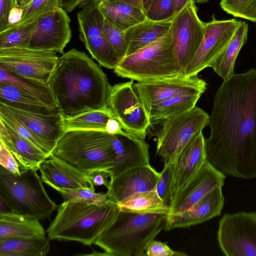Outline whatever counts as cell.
Masks as SVG:
<instances>
[{
    "mask_svg": "<svg viewBox=\"0 0 256 256\" xmlns=\"http://www.w3.org/2000/svg\"><path fill=\"white\" fill-rule=\"evenodd\" d=\"M159 176L150 164L128 170L110 179L108 199L117 204L136 193L155 190Z\"/></svg>",
    "mask_w": 256,
    "mask_h": 256,
    "instance_id": "20",
    "label": "cell"
},
{
    "mask_svg": "<svg viewBox=\"0 0 256 256\" xmlns=\"http://www.w3.org/2000/svg\"><path fill=\"white\" fill-rule=\"evenodd\" d=\"M0 103L14 108L36 114H46L59 112L50 110L18 88L4 82H0Z\"/></svg>",
    "mask_w": 256,
    "mask_h": 256,
    "instance_id": "32",
    "label": "cell"
},
{
    "mask_svg": "<svg viewBox=\"0 0 256 256\" xmlns=\"http://www.w3.org/2000/svg\"><path fill=\"white\" fill-rule=\"evenodd\" d=\"M206 22L199 18L193 1L189 2L172 20L170 28L174 54L184 74L203 40Z\"/></svg>",
    "mask_w": 256,
    "mask_h": 256,
    "instance_id": "9",
    "label": "cell"
},
{
    "mask_svg": "<svg viewBox=\"0 0 256 256\" xmlns=\"http://www.w3.org/2000/svg\"><path fill=\"white\" fill-rule=\"evenodd\" d=\"M97 6L106 20L124 31L147 18L143 10L126 2L103 1Z\"/></svg>",
    "mask_w": 256,
    "mask_h": 256,
    "instance_id": "27",
    "label": "cell"
},
{
    "mask_svg": "<svg viewBox=\"0 0 256 256\" xmlns=\"http://www.w3.org/2000/svg\"><path fill=\"white\" fill-rule=\"evenodd\" d=\"M154 0H142L143 9L144 12L148 9Z\"/></svg>",
    "mask_w": 256,
    "mask_h": 256,
    "instance_id": "54",
    "label": "cell"
},
{
    "mask_svg": "<svg viewBox=\"0 0 256 256\" xmlns=\"http://www.w3.org/2000/svg\"><path fill=\"white\" fill-rule=\"evenodd\" d=\"M0 82L12 84L36 98L54 111H58L48 82L24 77L0 68Z\"/></svg>",
    "mask_w": 256,
    "mask_h": 256,
    "instance_id": "28",
    "label": "cell"
},
{
    "mask_svg": "<svg viewBox=\"0 0 256 256\" xmlns=\"http://www.w3.org/2000/svg\"><path fill=\"white\" fill-rule=\"evenodd\" d=\"M240 20L232 18L218 20L214 15L206 22L205 32L202 43L192 60L185 70L184 75H197L210 64L226 49Z\"/></svg>",
    "mask_w": 256,
    "mask_h": 256,
    "instance_id": "15",
    "label": "cell"
},
{
    "mask_svg": "<svg viewBox=\"0 0 256 256\" xmlns=\"http://www.w3.org/2000/svg\"><path fill=\"white\" fill-rule=\"evenodd\" d=\"M0 164L1 166L14 175H18L22 171L16 160L1 142H0Z\"/></svg>",
    "mask_w": 256,
    "mask_h": 256,
    "instance_id": "43",
    "label": "cell"
},
{
    "mask_svg": "<svg viewBox=\"0 0 256 256\" xmlns=\"http://www.w3.org/2000/svg\"><path fill=\"white\" fill-rule=\"evenodd\" d=\"M32 0H14L16 6L22 8Z\"/></svg>",
    "mask_w": 256,
    "mask_h": 256,
    "instance_id": "53",
    "label": "cell"
},
{
    "mask_svg": "<svg viewBox=\"0 0 256 256\" xmlns=\"http://www.w3.org/2000/svg\"><path fill=\"white\" fill-rule=\"evenodd\" d=\"M54 189L60 194L64 202L101 204L108 200L107 192H96L94 188L76 189L56 188Z\"/></svg>",
    "mask_w": 256,
    "mask_h": 256,
    "instance_id": "38",
    "label": "cell"
},
{
    "mask_svg": "<svg viewBox=\"0 0 256 256\" xmlns=\"http://www.w3.org/2000/svg\"><path fill=\"white\" fill-rule=\"evenodd\" d=\"M191 1H193L195 2V0H174L175 15L178 13L186 4H187L189 2Z\"/></svg>",
    "mask_w": 256,
    "mask_h": 256,
    "instance_id": "51",
    "label": "cell"
},
{
    "mask_svg": "<svg viewBox=\"0 0 256 256\" xmlns=\"http://www.w3.org/2000/svg\"><path fill=\"white\" fill-rule=\"evenodd\" d=\"M14 6V0H0V32L9 27L10 12Z\"/></svg>",
    "mask_w": 256,
    "mask_h": 256,
    "instance_id": "46",
    "label": "cell"
},
{
    "mask_svg": "<svg viewBox=\"0 0 256 256\" xmlns=\"http://www.w3.org/2000/svg\"><path fill=\"white\" fill-rule=\"evenodd\" d=\"M96 4L103 1L120 2L132 4L140 9H143L142 0H91Z\"/></svg>",
    "mask_w": 256,
    "mask_h": 256,
    "instance_id": "50",
    "label": "cell"
},
{
    "mask_svg": "<svg viewBox=\"0 0 256 256\" xmlns=\"http://www.w3.org/2000/svg\"><path fill=\"white\" fill-rule=\"evenodd\" d=\"M207 160L205 138L201 132L191 140L172 163L171 204Z\"/></svg>",
    "mask_w": 256,
    "mask_h": 256,
    "instance_id": "17",
    "label": "cell"
},
{
    "mask_svg": "<svg viewBox=\"0 0 256 256\" xmlns=\"http://www.w3.org/2000/svg\"><path fill=\"white\" fill-rule=\"evenodd\" d=\"M43 182L52 188H90L94 186L88 174L52 155L39 166Z\"/></svg>",
    "mask_w": 256,
    "mask_h": 256,
    "instance_id": "22",
    "label": "cell"
},
{
    "mask_svg": "<svg viewBox=\"0 0 256 256\" xmlns=\"http://www.w3.org/2000/svg\"><path fill=\"white\" fill-rule=\"evenodd\" d=\"M22 8L14 6L10 10L8 16V24L10 26L18 24L22 18Z\"/></svg>",
    "mask_w": 256,
    "mask_h": 256,
    "instance_id": "48",
    "label": "cell"
},
{
    "mask_svg": "<svg viewBox=\"0 0 256 256\" xmlns=\"http://www.w3.org/2000/svg\"><path fill=\"white\" fill-rule=\"evenodd\" d=\"M172 20L154 21L147 18L144 21L125 30L128 45L126 56L164 36L170 30Z\"/></svg>",
    "mask_w": 256,
    "mask_h": 256,
    "instance_id": "25",
    "label": "cell"
},
{
    "mask_svg": "<svg viewBox=\"0 0 256 256\" xmlns=\"http://www.w3.org/2000/svg\"><path fill=\"white\" fill-rule=\"evenodd\" d=\"M202 94H186L174 97L154 106L148 112L151 124L186 112L196 106Z\"/></svg>",
    "mask_w": 256,
    "mask_h": 256,
    "instance_id": "33",
    "label": "cell"
},
{
    "mask_svg": "<svg viewBox=\"0 0 256 256\" xmlns=\"http://www.w3.org/2000/svg\"><path fill=\"white\" fill-rule=\"evenodd\" d=\"M48 83L64 118L108 108L110 85L101 68L72 48L58 57Z\"/></svg>",
    "mask_w": 256,
    "mask_h": 256,
    "instance_id": "2",
    "label": "cell"
},
{
    "mask_svg": "<svg viewBox=\"0 0 256 256\" xmlns=\"http://www.w3.org/2000/svg\"><path fill=\"white\" fill-rule=\"evenodd\" d=\"M115 118L109 107L88 112L76 116L64 118L65 132L72 130H99L106 131L108 120Z\"/></svg>",
    "mask_w": 256,
    "mask_h": 256,
    "instance_id": "34",
    "label": "cell"
},
{
    "mask_svg": "<svg viewBox=\"0 0 256 256\" xmlns=\"http://www.w3.org/2000/svg\"><path fill=\"white\" fill-rule=\"evenodd\" d=\"M222 188H215L184 212L167 216L165 230L190 226L220 216L224 202Z\"/></svg>",
    "mask_w": 256,
    "mask_h": 256,
    "instance_id": "21",
    "label": "cell"
},
{
    "mask_svg": "<svg viewBox=\"0 0 256 256\" xmlns=\"http://www.w3.org/2000/svg\"><path fill=\"white\" fill-rule=\"evenodd\" d=\"M104 30L106 38L120 59L127 54L128 45L125 31L116 27L104 18Z\"/></svg>",
    "mask_w": 256,
    "mask_h": 256,
    "instance_id": "40",
    "label": "cell"
},
{
    "mask_svg": "<svg viewBox=\"0 0 256 256\" xmlns=\"http://www.w3.org/2000/svg\"><path fill=\"white\" fill-rule=\"evenodd\" d=\"M221 8L234 17L256 21V0H222Z\"/></svg>",
    "mask_w": 256,
    "mask_h": 256,
    "instance_id": "39",
    "label": "cell"
},
{
    "mask_svg": "<svg viewBox=\"0 0 256 256\" xmlns=\"http://www.w3.org/2000/svg\"><path fill=\"white\" fill-rule=\"evenodd\" d=\"M0 142L12 154L22 171L26 169L38 170L40 164L50 156L21 138L0 120Z\"/></svg>",
    "mask_w": 256,
    "mask_h": 256,
    "instance_id": "24",
    "label": "cell"
},
{
    "mask_svg": "<svg viewBox=\"0 0 256 256\" xmlns=\"http://www.w3.org/2000/svg\"><path fill=\"white\" fill-rule=\"evenodd\" d=\"M79 36L98 64L107 68L114 69L121 60L110 44L105 34L104 18L97 4L90 0L77 14Z\"/></svg>",
    "mask_w": 256,
    "mask_h": 256,
    "instance_id": "12",
    "label": "cell"
},
{
    "mask_svg": "<svg viewBox=\"0 0 256 256\" xmlns=\"http://www.w3.org/2000/svg\"><path fill=\"white\" fill-rule=\"evenodd\" d=\"M40 220L14 212L0 213V239L45 237Z\"/></svg>",
    "mask_w": 256,
    "mask_h": 256,
    "instance_id": "26",
    "label": "cell"
},
{
    "mask_svg": "<svg viewBox=\"0 0 256 256\" xmlns=\"http://www.w3.org/2000/svg\"><path fill=\"white\" fill-rule=\"evenodd\" d=\"M207 84L198 74L188 76L178 74L172 76L137 82L134 86L147 112L156 105L170 98L186 94H202Z\"/></svg>",
    "mask_w": 256,
    "mask_h": 256,
    "instance_id": "14",
    "label": "cell"
},
{
    "mask_svg": "<svg viewBox=\"0 0 256 256\" xmlns=\"http://www.w3.org/2000/svg\"><path fill=\"white\" fill-rule=\"evenodd\" d=\"M172 176V163L164 164L156 186V191L161 200L170 206V188Z\"/></svg>",
    "mask_w": 256,
    "mask_h": 256,
    "instance_id": "42",
    "label": "cell"
},
{
    "mask_svg": "<svg viewBox=\"0 0 256 256\" xmlns=\"http://www.w3.org/2000/svg\"><path fill=\"white\" fill-rule=\"evenodd\" d=\"M70 19L62 7L34 22L28 47L63 54L72 38Z\"/></svg>",
    "mask_w": 256,
    "mask_h": 256,
    "instance_id": "16",
    "label": "cell"
},
{
    "mask_svg": "<svg viewBox=\"0 0 256 256\" xmlns=\"http://www.w3.org/2000/svg\"><path fill=\"white\" fill-rule=\"evenodd\" d=\"M148 256H180L186 254L173 250L166 243L153 240L148 245L145 250Z\"/></svg>",
    "mask_w": 256,
    "mask_h": 256,
    "instance_id": "44",
    "label": "cell"
},
{
    "mask_svg": "<svg viewBox=\"0 0 256 256\" xmlns=\"http://www.w3.org/2000/svg\"><path fill=\"white\" fill-rule=\"evenodd\" d=\"M167 215L138 214L119 210L114 222L95 240L105 256H142L164 228Z\"/></svg>",
    "mask_w": 256,
    "mask_h": 256,
    "instance_id": "4",
    "label": "cell"
},
{
    "mask_svg": "<svg viewBox=\"0 0 256 256\" xmlns=\"http://www.w3.org/2000/svg\"><path fill=\"white\" fill-rule=\"evenodd\" d=\"M210 0H195V2H197V3H205V2H207L209 1Z\"/></svg>",
    "mask_w": 256,
    "mask_h": 256,
    "instance_id": "55",
    "label": "cell"
},
{
    "mask_svg": "<svg viewBox=\"0 0 256 256\" xmlns=\"http://www.w3.org/2000/svg\"><path fill=\"white\" fill-rule=\"evenodd\" d=\"M12 212L9 206L0 198V213Z\"/></svg>",
    "mask_w": 256,
    "mask_h": 256,
    "instance_id": "52",
    "label": "cell"
},
{
    "mask_svg": "<svg viewBox=\"0 0 256 256\" xmlns=\"http://www.w3.org/2000/svg\"><path fill=\"white\" fill-rule=\"evenodd\" d=\"M112 142L116 161L108 170L110 179L130 169L150 164L149 145L145 140L122 130L112 134Z\"/></svg>",
    "mask_w": 256,
    "mask_h": 256,
    "instance_id": "19",
    "label": "cell"
},
{
    "mask_svg": "<svg viewBox=\"0 0 256 256\" xmlns=\"http://www.w3.org/2000/svg\"><path fill=\"white\" fill-rule=\"evenodd\" d=\"M58 56L56 52L30 48L0 49V68L19 76L48 82Z\"/></svg>",
    "mask_w": 256,
    "mask_h": 256,
    "instance_id": "13",
    "label": "cell"
},
{
    "mask_svg": "<svg viewBox=\"0 0 256 256\" xmlns=\"http://www.w3.org/2000/svg\"><path fill=\"white\" fill-rule=\"evenodd\" d=\"M48 238L0 239V256H45L50 246Z\"/></svg>",
    "mask_w": 256,
    "mask_h": 256,
    "instance_id": "30",
    "label": "cell"
},
{
    "mask_svg": "<svg viewBox=\"0 0 256 256\" xmlns=\"http://www.w3.org/2000/svg\"><path fill=\"white\" fill-rule=\"evenodd\" d=\"M114 72L118 76L136 82L182 74L174 54L170 30L156 42L126 56Z\"/></svg>",
    "mask_w": 256,
    "mask_h": 256,
    "instance_id": "7",
    "label": "cell"
},
{
    "mask_svg": "<svg viewBox=\"0 0 256 256\" xmlns=\"http://www.w3.org/2000/svg\"><path fill=\"white\" fill-rule=\"evenodd\" d=\"M0 120L21 138L50 156L51 152L44 142L17 117L8 106L2 103H0Z\"/></svg>",
    "mask_w": 256,
    "mask_h": 256,
    "instance_id": "35",
    "label": "cell"
},
{
    "mask_svg": "<svg viewBox=\"0 0 256 256\" xmlns=\"http://www.w3.org/2000/svg\"><path fill=\"white\" fill-rule=\"evenodd\" d=\"M225 178V174L207 160L172 202L168 216L187 210L215 188L223 186Z\"/></svg>",
    "mask_w": 256,
    "mask_h": 256,
    "instance_id": "18",
    "label": "cell"
},
{
    "mask_svg": "<svg viewBox=\"0 0 256 256\" xmlns=\"http://www.w3.org/2000/svg\"><path fill=\"white\" fill-rule=\"evenodd\" d=\"M112 136L105 130L66 131L50 155L86 174L96 170H110L116 161Z\"/></svg>",
    "mask_w": 256,
    "mask_h": 256,
    "instance_id": "5",
    "label": "cell"
},
{
    "mask_svg": "<svg viewBox=\"0 0 256 256\" xmlns=\"http://www.w3.org/2000/svg\"><path fill=\"white\" fill-rule=\"evenodd\" d=\"M60 0H32L23 7L19 24H29L61 8Z\"/></svg>",
    "mask_w": 256,
    "mask_h": 256,
    "instance_id": "37",
    "label": "cell"
},
{
    "mask_svg": "<svg viewBox=\"0 0 256 256\" xmlns=\"http://www.w3.org/2000/svg\"><path fill=\"white\" fill-rule=\"evenodd\" d=\"M217 240L226 256H256V213L224 214L219 221Z\"/></svg>",
    "mask_w": 256,
    "mask_h": 256,
    "instance_id": "11",
    "label": "cell"
},
{
    "mask_svg": "<svg viewBox=\"0 0 256 256\" xmlns=\"http://www.w3.org/2000/svg\"><path fill=\"white\" fill-rule=\"evenodd\" d=\"M120 210L138 214L168 215L170 206L159 197L156 190L136 193L117 204Z\"/></svg>",
    "mask_w": 256,
    "mask_h": 256,
    "instance_id": "31",
    "label": "cell"
},
{
    "mask_svg": "<svg viewBox=\"0 0 256 256\" xmlns=\"http://www.w3.org/2000/svg\"><path fill=\"white\" fill-rule=\"evenodd\" d=\"M208 126V161L225 174L256 178V70L223 80L214 96Z\"/></svg>",
    "mask_w": 256,
    "mask_h": 256,
    "instance_id": "1",
    "label": "cell"
},
{
    "mask_svg": "<svg viewBox=\"0 0 256 256\" xmlns=\"http://www.w3.org/2000/svg\"><path fill=\"white\" fill-rule=\"evenodd\" d=\"M108 104L124 131L145 140L146 130L152 124L134 80L111 86Z\"/></svg>",
    "mask_w": 256,
    "mask_h": 256,
    "instance_id": "10",
    "label": "cell"
},
{
    "mask_svg": "<svg viewBox=\"0 0 256 256\" xmlns=\"http://www.w3.org/2000/svg\"><path fill=\"white\" fill-rule=\"evenodd\" d=\"M36 170L26 169L14 175L0 166V198L12 212L44 220L58 206L47 194Z\"/></svg>",
    "mask_w": 256,
    "mask_h": 256,
    "instance_id": "6",
    "label": "cell"
},
{
    "mask_svg": "<svg viewBox=\"0 0 256 256\" xmlns=\"http://www.w3.org/2000/svg\"><path fill=\"white\" fill-rule=\"evenodd\" d=\"M248 28V24L241 21L226 49L210 66L223 80L235 74V62L242 48L247 41Z\"/></svg>",
    "mask_w": 256,
    "mask_h": 256,
    "instance_id": "29",
    "label": "cell"
},
{
    "mask_svg": "<svg viewBox=\"0 0 256 256\" xmlns=\"http://www.w3.org/2000/svg\"><path fill=\"white\" fill-rule=\"evenodd\" d=\"M210 116L196 106L191 110L162 121L156 133V154L164 164L173 163L191 140L208 126Z\"/></svg>",
    "mask_w": 256,
    "mask_h": 256,
    "instance_id": "8",
    "label": "cell"
},
{
    "mask_svg": "<svg viewBox=\"0 0 256 256\" xmlns=\"http://www.w3.org/2000/svg\"><path fill=\"white\" fill-rule=\"evenodd\" d=\"M145 14L148 19L154 21L172 20L175 16L174 0H154Z\"/></svg>",
    "mask_w": 256,
    "mask_h": 256,
    "instance_id": "41",
    "label": "cell"
},
{
    "mask_svg": "<svg viewBox=\"0 0 256 256\" xmlns=\"http://www.w3.org/2000/svg\"><path fill=\"white\" fill-rule=\"evenodd\" d=\"M118 212L117 204L110 200L101 204L64 202L46 230L48 238L90 246L114 222Z\"/></svg>",
    "mask_w": 256,
    "mask_h": 256,
    "instance_id": "3",
    "label": "cell"
},
{
    "mask_svg": "<svg viewBox=\"0 0 256 256\" xmlns=\"http://www.w3.org/2000/svg\"></svg>",
    "mask_w": 256,
    "mask_h": 256,
    "instance_id": "56",
    "label": "cell"
},
{
    "mask_svg": "<svg viewBox=\"0 0 256 256\" xmlns=\"http://www.w3.org/2000/svg\"><path fill=\"white\" fill-rule=\"evenodd\" d=\"M9 108L52 152L65 132L64 118L60 112L44 114Z\"/></svg>",
    "mask_w": 256,
    "mask_h": 256,
    "instance_id": "23",
    "label": "cell"
},
{
    "mask_svg": "<svg viewBox=\"0 0 256 256\" xmlns=\"http://www.w3.org/2000/svg\"><path fill=\"white\" fill-rule=\"evenodd\" d=\"M34 22L29 24H16L0 32V49L28 47Z\"/></svg>",
    "mask_w": 256,
    "mask_h": 256,
    "instance_id": "36",
    "label": "cell"
},
{
    "mask_svg": "<svg viewBox=\"0 0 256 256\" xmlns=\"http://www.w3.org/2000/svg\"><path fill=\"white\" fill-rule=\"evenodd\" d=\"M91 0H60L61 6L68 12H71L77 8H82Z\"/></svg>",
    "mask_w": 256,
    "mask_h": 256,
    "instance_id": "47",
    "label": "cell"
},
{
    "mask_svg": "<svg viewBox=\"0 0 256 256\" xmlns=\"http://www.w3.org/2000/svg\"><path fill=\"white\" fill-rule=\"evenodd\" d=\"M120 122L115 118H110L106 124V131L111 134L119 133L122 131Z\"/></svg>",
    "mask_w": 256,
    "mask_h": 256,
    "instance_id": "49",
    "label": "cell"
},
{
    "mask_svg": "<svg viewBox=\"0 0 256 256\" xmlns=\"http://www.w3.org/2000/svg\"><path fill=\"white\" fill-rule=\"evenodd\" d=\"M88 178L94 186H104L107 188L110 185L111 174L108 170H96L90 172Z\"/></svg>",
    "mask_w": 256,
    "mask_h": 256,
    "instance_id": "45",
    "label": "cell"
}]
</instances>
